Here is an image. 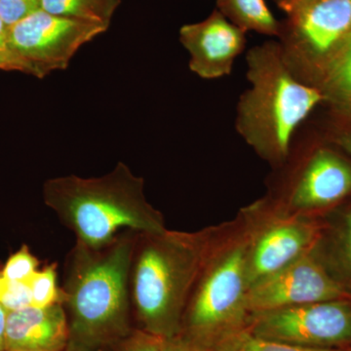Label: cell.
Returning <instances> with one entry per match:
<instances>
[{
	"instance_id": "obj_2",
	"label": "cell",
	"mask_w": 351,
	"mask_h": 351,
	"mask_svg": "<svg viewBox=\"0 0 351 351\" xmlns=\"http://www.w3.org/2000/svg\"><path fill=\"white\" fill-rule=\"evenodd\" d=\"M248 89L240 96L235 127L246 144L272 169L287 160L300 126L325 103L319 88L289 68L278 41L254 46L246 55Z\"/></svg>"
},
{
	"instance_id": "obj_10",
	"label": "cell",
	"mask_w": 351,
	"mask_h": 351,
	"mask_svg": "<svg viewBox=\"0 0 351 351\" xmlns=\"http://www.w3.org/2000/svg\"><path fill=\"white\" fill-rule=\"evenodd\" d=\"M248 332L255 338L304 348H351V299L253 313Z\"/></svg>"
},
{
	"instance_id": "obj_13",
	"label": "cell",
	"mask_w": 351,
	"mask_h": 351,
	"mask_svg": "<svg viewBox=\"0 0 351 351\" xmlns=\"http://www.w3.org/2000/svg\"><path fill=\"white\" fill-rule=\"evenodd\" d=\"M68 341V316L62 302L7 313L5 351H63Z\"/></svg>"
},
{
	"instance_id": "obj_31",
	"label": "cell",
	"mask_w": 351,
	"mask_h": 351,
	"mask_svg": "<svg viewBox=\"0 0 351 351\" xmlns=\"http://www.w3.org/2000/svg\"><path fill=\"white\" fill-rule=\"evenodd\" d=\"M280 1H281V0H276V4H278L279 2H280Z\"/></svg>"
},
{
	"instance_id": "obj_14",
	"label": "cell",
	"mask_w": 351,
	"mask_h": 351,
	"mask_svg": "<svg viewBox=\"0 0 351 351\" xmlns=\"http://www.w3.org/2000/svg\"><path fill=\"white\" fill-rule=\"evenodd\" d=\"M313 251L351 294V200L325 217L322 232Z\"/></svg>"
},
{
	"instance_id": "obj_4",
	"label": "cell",
	"mask_w": 351,
	"mask_h": 351,
	"mask_svg": "<svg viewBox=\"0 0 351 351\" xmlns=\"http://www.w3.org/2000/svg\"><path fill=\"white\" fill-rule=\"evenodd\" d=\"M45 204L75 233L77 243L99 249L112 243L117 233L167 230L165 219L145 195L144 179L125 163L98 178L71 175L48 180L44 184Z\"/></svg>"
},
{
	"instance_id": "obj_19",
	"label": "cell",
	"mask_w": 351,
	"mask_h": 351,
	"mask_svg": "<svg viewBox=\"0 0 351 351\" xmlns=\"http://www.w3.org/2000/svg\"><path fill=\"white\" fill-rule=\"evenodd\" d=\"M38 267V258L32 255L27 246H23L9 258L2 271V277L6 281H27Z\"/></svg>"
},
{
	"instance_id": "obj_26",
	"label": "cell",
	"mask_w": 351,
	"mask_h": 351,
	"mask_svg": "<svg viewBox=\"0 0 351 351\" xmlns=\"http://www.w3.org/2000/svg\"><path fill=\"white\" fill-rule=\"evenodd\" d=\"M7 34H8V29H7L5 24H4L3 21H2L1 17H0V55L13 60V61L19 66L20 71L25 73L23 64L21 63L17 58L14 56L13 53L11 52L10 49H9L8 40H7Z\"/></svg>"
},
{
	"instance_id": "obj_20",
	"label": "cell",
	"mask_w": 351,
	"mask_h": 351,
	"mask_svg": "<svg viewBox=\"0 0 351 351\" xmlns=\"http://www.w3.org/2000/svg\"><path fill=\"white\" fill-rule=\"evenodd\" d=\"M0 304L7 313L32 306V293L27 281H6L0 290Z\"/></svg>"
},
{
	"instance_id": "obj_17",
	"label": "cell",
	"mask_w": 351,
	"mask_h": 351,
	"mask_svg": "<svg viewBox=\"0 0 351 351\" xmlns=\"http://www.w3.org/2000/svg\"><path fill=\"white\" fill-rule=\"evenodd\" d=\"M120 0H41V10L110 27Z\"/></svg>"
},
{
	"instance_id": "obj_27",
	"label": "cell",
	"mask_w": 351,
	"mask_h": 351,
	"mask_svg": "<svg viewBox=\"0 0 351 351\" xmlns=\"http://www.w3.org/2000/svg\"><path fill=\"white\" fill-rule=\"evenodd\" d=\"M309 1H311V0H281L277 4V6L284 11L286 15H288V14L292 13L295 9L299 8V7L304 5V4Z\"/></svg>"
},
{
	"instance_id": "obj_12",
	"label": "cell",
	"mask_w": 351,
	"mask_h": 351,
	"mask_svg": "<svg viewBox=\"0 0 351 351\" xmlns=\"http://www.w3.org/2000/svg\"><path fill=\"white\" fill-rule=\"evenodd\" d=\"M246 41V32L217 9L206 19L180 29V43L191 56L189 69L203 80L230 75Z\"/></svg>"
},
{
	"instance_id": "obj_21",
	"label": "cell",
	"mask_w": 351,
	"mask_h": 351,
	"mask_svg": "<svg viewBox=\"0 0 351 351\" xmlns=\"http://www.w3.org/2000/svg\"><path fill=\"white\" fill-rule=\"evenodd\" d=\"M232 351H351V348H304L252 337L249 332L241 339Z\"/></svg>"
},
{
	"instance_id": "obj_9",
	"label": "cell",
	"mask_w": 351,
	"mask_h": 351,
	"mask_svg": "<svg viewBox=\"0 0 351 351\" xmlns=\"http://www.w3.org/2000/svg\"><path fill=\"white\" fill-rule=\"evenodd\" d=\"M108 29L106 25L53 15L40 9L8 27L7 40L25 73L43 78L51 71L68 68L82 45Z\"/></svg>"
},
{
	"instance_id": "obj_23",
	"label": "cell",
	"mask_w": 351,
	"mask_h": 351,
	"mask_svg": "<svg viewBox=\"0 0 351 351\" xmlns=\"http://www.w3.org/2000/svg\"><path fill=\"white\" fill-rule=\"evenodd\" d=\"M164 341L162 337L136 330L124 339L120 351H164Z\"/></svg>"
},
{
	"instance_id": "obj_30",
	"label": "cell",
	"mask_w": 351,
	"mask_h": 351,
	"mask_svg": "<svg viewBox=\"0 0 351 351\" xmlns=\"http://www.w3.org/2000/svg\"><path fill=\"white\" fill-rule=\"evenodd\" d=\"M2 284H3V277L0 276V290H1Z\"/></svg>"
},
{
	"instance_id": "obj_25",
	"label": "cell",
	"mask_w": 351,
	"mask_h": 351,
	"mask_svg": "<svg viewBox=\"0 0 351 351\" xmlns=\"http://www.w3.org/2000/svg\"><path fill=\"white\" fill-rule=\"evenodd\" d=\"M164 351H215L205 346L198 345L191 339L184 338L181 335L165 339Z\"/></svg>"
},
{
	"instance_id": "obj_5",
	"label": "cell",
	"mask_w": 351,
	"mask_h": 351,
	"mask_svg": "<svg viewBox=\"0 0 351 351\" xmlns=\"http://www.w3.org/2000/svg\"><path fill=\"white\" fill-rule=\"evenodd\" d=\"M208 237L209 226L197 232L137 233L130 288L141 329L164 339L180 334Z\"/></svg>"
},
{
	"instance_id": "obj_22",
	"label": "cell",
	"mask_w": 351,
	"mask_h": 351,
	"mask_svg": "<svg viewBox=\"0 0 351 351\" xmlns=\"http://www.w3.org/2000/svg\"><path fill=\"white\" fill-rule=\"evenodd\" d=\"M41 9V0H0V17L7 29Z\"/></svg>"
},
{
	"instance_id": "obj_8",
	"label": "cell",
	"mask_w": 351,
	"mask_h": 351,
	"mask_svg": "<svg viewBox=\"0 0 351 351\" xmlns=\"http://www.w3.org/2000/svg\"><path fill=\"white\" fill-rule=\"evenodd\" d=\"M239 213L248 230L250 288L313 250L324 226V218L281 213L263 196Z\"/></svg>"
},
{
	"instance_id": "obj_1",
	"label": "cell",
	"mask_w": 351,
	"mask_h": 351,
	"mask_svg": "<svg viewBox=\"0 0 351 351\" xmlns=\"http://www.w3.org/2000/svg\"><path fill=\"white\" fill-rule=\"evenodd\" d=\"M248 230L239 212L209 226L179 335L210 350L230 351L248 332Z\"/></svg>"
},
{
	"instance_id": "obj_6",
	"label": "cell",
	"mask_w": 351,
	"mask_h": 351,
	"mask_svg": "<svg viewBox=\"0 0 351 351\" xmlns=\"http://www.w3.org/2000/svg\"><path fill=\"white\" fill-rule=\"evenodd\" d=\"M263 197L277 211L323 219L351 200V157L324 135L293 145Z\"/></svg>"
},
{
	"instance_id": "obj_24",
	"label": "cell",
	"mask_w": 351,
	"mask_h": 351,
	"mask_svg": "<svg viewBox=\"0 0 351 351\" xmlns=\"http://www.w3.org/2000/svg\"><path fill=\"white\" fill-rule=\"evenodd\" d=\"M325 137L351 157V123L330 121Z\"/></svg>"
},
{
	"instance_id": "obj_16",
	"label": "cell",
	"mask_w": 351,
	"mask_h": 351,
	"mask_svg": "<svg viewBox=\"0 0 351 351\" xmlns=\"http://www.w3.org/2000/svg\"><path fill=\"white\" fill-rule=\"evenodd\" d=\"M217 10L245 32L278 38L281 22L265 0H217Z\"/></svg>"
},
{
	"instance_id": "obj_3",
	"label": "cell",
	"mask_w": 351,
	"mask_h": 351,
	"mask_svg": "<svg viewBox=\"0 0 351 351\" xmlns=\"http://www.w3.org/2000/svg\"><path fill=\"white\" fill-rule=\"evenodd\" d=\"M137 235L103 248L76 244L66 287L68 351H96L130 334V276Z\"/></svg>"
},
{
	"instance_id": "obj_15",
	"label": "cell",
	"mask_w": 351,
	"mask_h": 351,
	"mask_svg": "<svg viewBox=\"0 0 351 351\" xmlns=\"http://www.w3.org/2000/svg\"><path fill=\"white\" fill-rule=\"evenodd\" d=\"M314 86L330 108V121L351 123V36L332 58Z\"/></svg>"
},
{
	"instance_id": "obj_29",
	"label": "cell",
	"mask_w": 351,
	"mask_h": 351,
	"mask_svg": "<svg viewBox=\"0 0 351 351\" xmlns=\"http://www.w3.org/2000/svg\"><path fill=\"white\" fill-rule=\"evenodd\" d=\"M0 69H3V71H20L19 66H18L13 60L2 56V55H0Z\"/></svg>"
},
{
	"instance_id": "obj_28",
	"label": "cell",
	"mask_w": 351,
	"mask_h": 351,
	"mask_svg": "<svg viewBox=\"0 0 351 351\" xmlns=\"http://www.w3.org/2000/svg\"><path fill=\"white\" fill-rule=\"evenodd\" d=\"M7 311L0 304V351H5V330Z\"/></svg>"
},
{
	"instance_id": "obj_11",
	"label": "cell",
	"mask_w": 351,
	"mask_h": 351,
	"mask_svg": "<svg viewBox=\"0 0 351 351\" xmlns=\"http://www.w3.org/2000/svg\"><path fill=\"white\" fill-rule=\"evenodd\" d=\"M351 299L311 250L249 289L251 314L311 304Z\"/></svg>"
},
{
	"instance_id": "obj_7",
	"label": "cell",
	"mask_w": 351,
	"mask_h": 351,
	"mask_svg": "<svg viewBox=\"0 0 351 351\" xmlns=\"http://www.w3.org/2000/svg\"><path fill=\"white\" fill-rule=\"evenodd\" d=\"M351 36V0H311L281 22L278 43L299 80L315 85Z\"/></svg>"
},
{
	"instance_id": "obj_18",
	"label": "cell",
	"mask_w": 351,
	"mask_h": 351,
	"mask_svg": "<svg viewBox=\"0 0 351 351\" xmlns=\"http://www.w3.org/2000/svg\"><path fill=\"white\" fill-rule=\"evenodd\" d=\"M27 284L31 289L32 306L44 307L57 302L63 304V294L57 287V271L54 265L34 272Z\"/></svg>"
}]
</instances>
